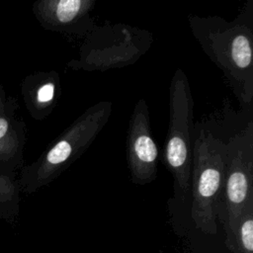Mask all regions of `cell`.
Wrapping results in <instances>:
<instances>
[{
	"mask_svg": "<svg viewBox=\"0 0 253 253\" xmlns=\"http://www.w3.org/2000/svg\"><path fill=\"white\" fill-rule=\"evenodd\" d=\"M191 33L217 66L243 108L253 102V1L227 21L220 16H189Z\"/></svg>",
	"mask_w": 253,
	"mask_h": 253,
	"instance_id": "cell-1",
	"label": "cell"
},
{
	"mask_svg": "<svg viewBox=\"0 0 253 253\" xmlns=\"http://www.w3.org/2000/svg\"><path fill=\"white\" fill-rule=\"evenodd\" d=\"M113 103L101 101L87 108L42 153L18 173L21 192L33 194L47 186L76 161L95 141L110 120Z\"/></svg>",
	"mask_w": 253,
	"mask_h": 253,
	"instance_id": "cell-2",
	"label": "cell"
},
{
	"mask_svg": "<svg viewBox=\"0 0 253 253\" xmlns=\"http://www.w3.org/2000/svg\"><path fill=\"white\" fill-rule=\"evenodd\" d=\"M194 130L190 82L184 70L177 68L169 87V123L161 159L173 178L174 200L182 205H189L190 199Z\"/></svg>",
	"mask_w": 253,
	"mask_h": 253,
	"instance_id": "cell-3",
	"label": "cell"
},
{
	"mask_svg": "<svg viewBox=\"0 0 253 253\" xmlns=\"http://www.w3.org/2000/svg\"><path fill=\"white\" fill-rule=\"evenodd\" d=\"M225 158L226 141L195 126L189 207L195 227L205 234L217 232L216 204L223 186Z\"/></svg>",
	"mask_w": 253,
	"mask_h": 253,
	"instance_id": "cell-4",
	"label": "cell"
},
{
	"mask_svg": "<svg viewBox=\"0 0 253 253\" xmlns=\"http://www.w3.org/2000/svg\"><path fill=\"white\" fill-rule=\"evenodd\" d=\"M152 34L129 25H96L85 37L79 57L67 62L72 70L107 71L134 64L152 43Z\"/></svg>",
	"mask_w": 253,
	"mask_h": 253,
	"instance_id": "cell-5",
	"label": "cell"
},
{
	"mask_svg": "<svg viewBox=\"0 0 253 253\" xmlns=\"http://www.w3.org/2000/svg\"><path fill=\"white\" fill-rule=\"evenodd\" d=\"M253 205V122L226 141L223 186L216 204V218L225 237L235 229L247 207Z\"/></svg>",
	"mask_w": 253,
	"mask_h": 253,
	"instance_id": "cell-6",
	"label": "cell"
},
{
	"mask_svg": "<svg viewBox=\"0 0 253 253\" xmlns=\"http://www.w3.org/2000/svg\"><path fill=\"white\" fill-rule=\"evenodd\" d=\"M126 164L135 185L152 183L158 175V147L153 139L149 109L140 98L129 118L126 139Z\"/></svg>",
	"mask_w": 253,
	"mask_h": 253,
	"instance_id": "cell-7",
	"label": "cell"
},
{
	"mask_svg": "<svg viewBox=\"0 0 253 253\" xmlns=\"http://www.w3.org/2000/svg\"><path fill=\"white\" fill-rule=\"evenodd\" d=\"M96 0H38L32 12L46 31L68 37H86L96 26L91 12Z\"/></svg>",
	"mask_w": 253,
	"mask_h": 253,
	"instance_id": "cell-8",
	"label": "cell"
},
{
	"mask_svg": "<svg viewBox=\"0 0 253 253\" xmlns=\"http://www.w3.org/2000/svg\"><path fill=\"white\" fill-rule=\"evenodd\" d=\"M18 100L8 95L0 107V170L18 172L24 164L27 126L17 117Z\"/></svg>",
	"mask_w": 253,
	"mask_h": 253,
	"instance_id": "cell-9",
	"label": "cell"
},
{
	"mask_svg": "<svg viewBox=\"0 0 253 253\" xmlns=\"http://www.w3.org/2000/svg\"><path fill=\"white\" fill-rule=\"evenodd\" d=\"M21 95L27 112L34 120L46 119L62 95L58 72L40 70L27 75L21 83Z\"/></svg>",
	"mask_w": 253,
	"mask_h": 253,
	"instance_id": "cell-10",
	"label": "cell"
},
{
	"mask_svg": "<svg viewBox=\"0 0 253 253\" xmlns=\"http://www.w3.org/2000/svg\"><path fill=\"white\" fill-rule=\"evenodd\" d=\"M21 193L18 172L0 170V219L13 226L20 215Z\"/></svg>",
	"mask_w": 253,
	"mask_h": 253,
	"instance_id": "cell-11",
	"label": "cell"
},
{
	"mask_svg": "<svg viewBox=\"0 0 253 253\" xmlns=\"http://www.w3.org/2000/svg\"><path fill=\"white\" fill-rule=\"evenodd\" d=\"M232 253H253V205L246 208L233 232L225 237Z\"/></svg>",
	"mask_w": 253,
	"mask_h": 253,
	"instance_id": "cell-12",
	"label": "cell"
},
{
	"mask_svg": "<svg viewBox=\"0 0 253 253\" xmlns=\"http://www.w3.org/2000/svg\"><path fill=\"white\" fill-rule=\"evenodd\" d=\"M7 93L5 90V87L0 83V107L3 105V103L5 102L6 98H7Z\"/></svg>",
	"mask_w": 253,
	"mask_h": 253,
	"instance_id": "cell-13",
	"label": "cell"
}]
</instances>
